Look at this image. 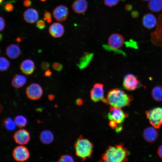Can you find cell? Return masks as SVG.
Masks as SVG:
<instances>
[{"label":"cell","instance_id":"21","mask_svg":"<svg viewBox=\"0 0 162 162\" xmlns=\"http://www.w3.org/2000/svg\"><path fill=\"white\" fill-rule=\"evenodd\" d=\"M26 81V78L25 76L21 74H16L13 78L11 84L14 87L20 88L25 85Z\"/></svg>","mask_w":162,"mask_h":162},{"label":"cell","instance_id":"42","mask_svg":"<svg viewBox=\"0 0 162 162\" xmlns=\"http://www.w3.org/2000/svg\"><path fill=\"white\" fill-rule=\"evenodd\" d=\"M76 103L77 105H80L82 104L83 101L81 99H79L77 100Z\"/></svg>","mask_w":162,"mask_h":162},{"label":"cell","instance_id":"43","mask_svg":"<svg viewBox=\"0 0 162 162\" xmlns=\"http://www.w3.org/2000/svg\"><path fill=\"white\" fill-rule=\"evenodd\" d=\"M48 98L50 100H52L54 99V96L52 94H50L48 96Z\"/></svg>","mask_w":162,"mask_h":162},{"label":"cell","instance_id":"15","mask_svg":"<svg viewBox=\"0 0 162 162\" xmlns=\"http://www.w3.org/2000/svg\"><path fill=\"white\" fill-rule=\"evenodd\" d=\"M20 68L23 74L26 75H29L33 72L35 68V65L32 60L27 59L22 62Z\"/></svg>","mask_w":162,"mask_h":162},{"label":"cell","instance_id":"37","mask_svg":"<svg viewBox=\"0 0 162 162\" xmlns=\"http://www.w3.org/2000/svg\"><path fill=\"white\" fill-rule=\"evenodd\" d=\"M139 13L136 10H133L131 12V16L134 18L138 17L139 16Z\"/></svg>","mask_w":162,"mask_h":162},{"label":"cell","instance_id":"4","mask_svg":"<svg viewBox=\"0 0 162 162\" xmlns=\"http://www.w3.org/2000/svg\"><path fill=\"white\" fill-rule=\"evenodd\" d=\"M146 114L150 124L156 128L162 125V107L154 108L146 112Z\"/></svg>","mask_w":162,"mask_h":162},{"label":"cell","instance_id":"9","mask_svg":"<svg viewBox=\"0 0 162 162\" xmlns=\"http://www.w3.org/2000/svg\"><path fill=\"white\" fill-rule=\"evenodd\" d=\"M128 116V114L124 112L121 108L110 106V111L108 115V118L110 120H113L117 124H120Z\"/></svg>","mask_w":162,"mask_h":162},{"label":"cell","instance_id":"32","mask_svg":"<svg viewBox=\"0 0 162 162\" xmlns=\"http://www.w3.org/2000/svg\"><path fill=\"white\" fill-rule=\"evenodd\" d=\"M53 68L56 71H60L62 68V65L58 62H55L52 65Z\"/></svg>","mask_w":162,"mask_h":162},{"label":"cell","instance_id":"23","mask_svg":"<svg viewBox=\"0 0 162 162\" xmlns=\"http://www.w3.org/2000/svg\"><path fill=\"white\" fill-rule=\"evenodd\" d=\"M53 138L54 136L52 133L48 130L42 131L40 136L41 141L45 144L50 143L53 141Z\"/></svg>","mask_w":162,"mask_h":162},{"label":"cell","instance_id":"13","mask_svg":"<svg viewBox=\"0 0 162 162\" xmlns=\"http://www.w3.org/2000/svg\"><path fill=\"white\" fill-rule=\"evenodd\" d=\"M14 138L17 143L23 145L28 143L30 140V136L27 131L24 129H21L15 133Z\"/></svg>","mask_w":162,"mask_h":162},{"label":"cell","instance_id":"27","mask_svg":"<svg viewBox=\"0 0 162 162\" xmlns=\"http://www.w3.org/2000/svg\"><path fill=\"white\" fill-rule=\"evenodd\" d=\"M16 125L14 121H13L10 118H8L5 121V126L6 128L10 131L15 129Z\"/></svg>","mask_w":162,"mask_h":162},{"label":"cell","instance_id":"3","mask_svg":"<svg viewBox=\"0 0 162 162\" xmlns=\"http://www.w3.org/2000/svg\"><path fill=\"white\" fill-rule=\"evenodd\" d=\"M74 147L76 155L82 160L91 157L93 145L88 139L80 136L75 143Z\"/></svg>","mask_w":162,"mask_h":162},{"label":"cell","instance_id":"38","mask_svg":"<svg viewBox=\"0 0 162 162\" xmlns=\"http://www.w3.org/2000/svg\"><path fill=\"white\" fill-rule=\"evenodd\" d=\"M24 6L26 7H29L32 5V2L30 0H25L23 3Z\"/></svg>","mask_w":162,"mask_h":162},{"label":"cell","instance_id":"34","mask_svg":"<svg viewBox=\"0 0 162 162\" xmlns=\"http://www.w3.org/2000/svg\"><path fill=\"white\" fill-rule=\"evenodd\" d=\"M49 64L47 62H43L41 64V68L43 70H46L49 67Z\"/></svg>","mask_w":162,"mask_h":162},{"label":"cell","instance_id":"18","mask_svg":"<svg viewBox=\"0 0 162 162\" xmlns=\"http://www.w3.org/2000/svg\"><path fill=\"white\" fill-rule=\"evenodd\" d=\"M23 16L25 21L30 23H33L35 22L39 17L37 11L33 8L27 9L24 12Z\"/></svg>","mask_w":162,"mask_h":162},{"label":"cell","instance_id":"25","mask_svg":"<svg viewBox=\"0 0 162 162\" xmlns=\"http://www.w3.org/2000/svg\"><path fill=\"white\" fill-rule=\"evenodd\" d=\"M14 121L16 125L20 128L25 126L27 123L26 118L22 115H18L16 116L15 118Z\"/></svg>","mask_w":162,"mask_h":162},{"label":"cell","instance_id":"20","mask_svg":"<svg viewBox=\"0 0 162 162\" xmlns=\"http://www.w3.org/2000/svg\"><path fill=\"white\" fill-rule=\"evenodd\" d=\"M6 53L9 58L14 59L20 56L21 51L18 46L15 44H11L7 47Z\"/></svg>","mask_w":162,"mask_h":162},{"label":"cell","instance_id":"12","mask_svg":"<svg viewBox=\"0 0 162 162\" xmlns=\"http://www.w3.org/2000/svg\"><path fill=\"white\" fill-rule=\"evenodd\" d=\"M53 13L56 20L59 22H63L67 18L68 14V9L66 6L60 5L56 8Z\"/></svg>","mask_w":162,"mask_h":162},{"label":"cell","instance_id":"1","mask_svg":"<svg viewBox=\"0 0 162 162\" xmlns=\"http://www.w3.org/2000/svg\"><path fill=\"white\" fill-rule=\"evenodd\" d=\"M133 99L131 95L116 88L109 91L103 102L110 107L121 108L128 106Z\"/></svg>","mask_w":162,"mask_h":162},{"label":"cell","instance_id":"47","mask_svg":"<svg viewBox=\"0 0 162 162\" xmlns=\"http://www.w3.org/2000/svg\"><path fill=\"white\" fill-rule=\"evenodd\" d=\"M40 0L41 1L44 2V1H45L46 0Z\"/></svg>","mask_w":162,"mask_h":162},{"label":"cell","instance_id":"14","mask_svg":"<svg viewBox=\"0 0 162 162\" xmlns=\"http://www.w3.org/2000/svg\"><path fill=\"white\" fill-rule=\"evenodd\" d=\"M142 22L143 26L145 28L152 29L157 26L158 20L154 14L151 13H147L143 16Z\"/></svg>","mask_w":162,"mask_h":162},{"label":"cell","instance_id":"19","mask_svg":"<svg viewBox=\"0 0 162 162\" xmlns=\"http://www.w3.org/2000/svg\"><path fill=\"white\" fill-rule=\"evenodd\" d=\"M155 128L154 127H149L144 130L143 132V136L147 142H153L157 138L158 133Z\"/></svg>","mask_w":162,"mask_h":162},{"label":"cell","instance_id":"8","mask_svg":"<svg viewBox=\"0 0 162 162\" xmlns=\"http://www.w3.org/2000/svg\"><path fill=\"white\" fill-rule=\"evenodd\" d=\"M90 96L91 100L94 102L101 100L103 102L105 98L103 85L100 83L95 84L91 90Z\"/></svg>","mask_w":162,"mask_h":162},{"label":"cell","instance_id":"31","mask_svg":"<svg viewBox=\"0 0 162 162\" xmlns=\"http://www.w3.org/2000/svg\"><path fill=\"white\" fill-rule=\"evenodd\" d=\"M36 26L40 29H43L46 26L45 22L42 20H39L37 22Z\"/></svg>","mask_w":162,"mask_h":162},{"label":"cell","instance_id":"5","mask_svg":"<svg viewBox=\"0 0 162 162\" xmlns=\"http://www.w3.org/2000/svg\"><path fill=\"white\" fill-rule=\"evenodd\" d=\"M123 86L125 89L129 91H133L142 87L146 88L141 83L136 76L131 74H127L124 76Z\"/></svg>","mask_w":162,"mask_h":162},{"label":"cell","instance_id":"35","mask_svg":"<svg viewBox=\"0 0 162 162\" xmlns=\"http://www.w3.org/2000/svg\"><path fill=\"white\" fill-rule=\"evenodd\" d=\"M0 19V31H2L4 28L5 26V21L3 17L1 16Z\"/></svg>","mask_w":162,"mask_h":162},{"label":"cell","instance_id":"7","mask_svg":"<svg viewBox=\"0 0 162 162\" xmlns=\"http://www.w3.org/2000/svg\"><path fill=\"white\" fill-rule=\"evenodd\" d=\"M43 90L38 84L32 83L29 85L26 89V94L28 98L33 100L39 99L42 96Z\"/></svg>","mask_w":162,"mask_h":162},{"label":"cell","instance_id":"6","mask_svg":"<svg viewBox=\"0 0 162 162\" xmlns=\"http://www.w3.org/2000/svg\"><path fill=\"white\" fill-rule=\"evenodd\" d=\"M155 30L151 34V40L154 45L162 49V13L159 16Z\"/></svg>","mask_w":162,"mask_h":162},{"label":"cell","instance_id":"28","mask_svg":"<svg viewBox=\"0 0 162 162\" xmlns=\"http://www.w3.org/2000/svg\"><path fill=\"white\" fill-rule=\"evenodd\" d=\"M58 161L60 162H72L74 161V160L73 158L70 156L68 155H62L60 157Z\"/></svg>","mask_w":162,"mask_h":162},{"label":"cell","instance_id":"22","mask_svg":"<svg viewBox=\"0 0 162 162\" xmlns=\"http://www.w3.org/2000/svg\"><path fill=\"white\" fill-rule=\"evenodd\" d=\"M148 7L153 12H159L162 10V0H150L148 2Z\"/></svg>","mask_w":162,"mask_h":162},{"label":"cell","instance_id":"2","mask_svg":"<svg viewBox=\"0 0 162 162\" xmlns=\"http://www.w3.org/2000/svg\"><path fill=\"white\" fill-rule=\"evenodd\" d=\"M129 152L122 144L110 146L102 155L101 160L106 162H126Z\"/></svg>","mask_w":162,"mask_h":162},{"label":"cell","instance_id":"26","mask_svg":"<svg viewBox=\"0 0 162 162\" xmlns=\"http://www.w3.org/2000/svg\"><path fill=\"white\" fill-rule=\"evenodd\" d=\"M10 65L9 61L5 58L1 57L0 58V69L2 71L7 70Z\"/></svg>","mask_w":162,"mask_h":162},{"label":"cell","instance_id":"36","mask_svg":"<svg viewBox=\"0 0 162 162\" xmlns=\"http://www.w3.org/2000/svg\"><path fill=\"white\" fill-rule=\"evenodd\" d=\"M109 125L112 129H115L117 126L118 124L115 121L111 120L109 122Z\"/></svg>","mask_w":162,"mask_h":162},{"label":"cell","instance_id":"39","mask_svg":"<svg viewBox=\"0 0 162 162\" xmlns=\"http://www.w3.org/2000/svg\"><path fill=\"white\" fill-rule=\"evenodd\" d=\"M133 8L132 6L130 4H127L125 6V10L127 11L131 10Z\"/></svg>","mask_w":162,"mask_h":162},{"label":"cell","instance_id":"29","mask_svg":"<svg viewBox=\"0 0 162 162\" xmlns=\"http://www.w3.org/2000/svg\"><path fill=\"white\" fill-rule=\"evenodd\" d=\"M120 0H104V4L110 7H113L117 4Z\"/></svg>","mask_w":162,"mask_h":162},{"label":"cell","instance_id":"10","mask_svg":"<svg viewBox=\"0 0 162 162\" xmlns=\"http://www.w3.org/2000/svg\"><path fill=\"white\" fill-rule=\"evenodd\" d=\"M108 42V45L110 48L117 50L123 45L124 39L122 34L118 33H114L109 37Z\"/></svg>","mask_w":162,"mask_h":162},{"label":"cell","instance_id":"17","mask_svg":"<svg viewBox=\"0 0 162 162\" xmlns=\"http://www.w3.org/2000/svg\"><path fill=\"white\" fill-rule=\"evenodd\" d=\"M88 7V3L86 0H75L71 5L74 11L79 14L85 13L87 10Z\"/></svg>","mask_w":162,"mask_h":162},{"label":"cell","instance_id":"44","mask_svg":"<svg viewBox=\"0 0 162 162\" xmlns=\"http://www.w3.org/2000/svg\"><path fill=\"white\" fill-rule=\"evenodd\" d=\"M16 41L18 42H20L21 41V39L20 38H17L16 39Z\"/></svg>","mask_w":162,"mask_h":162},{"label":"cell","instance_id":"11","mask_svg":"<svg viewBox=\"0 0 162 162\" xmlns=\"http://www.w3.org/2000/svg\"><path fill=\"white\" fill-rule=\"evenodd\" d=\"M12 154L14 159L19 161L26 160L29 156V153L28 149L23 146L16 147L14 149Z\"/></svg>","mask_w":162,"mask_h":162},{"label":"cell","instance_id":"46","mask_svg":"<svg viewBox=\"0 0 162 162\" xmlns=\"http://www.w3.org/2000/svg\"><path fill=\"white\" fill-rule=\"evenodd\" d=\"M142 0V1H145V2H146V1L148 2L150 0Z\"/></svg>","mask_w":162,"mask_h":162},{"label":"cell","instance_id":"33","mask_svg":"<svg viewBox=\"0 0 162 162\" xmlns=\"http://www.w3.org/2000/svg\"><path fill=\"white\" fill-rule=\"evenodd\" d=\"M14 8L13 5L10 3H6L4 6V9L7 12H10L12 11Z\"/></svg>","mask_w":162,"mask_h":162},{"label":"cell","instance_id":"16","mask_svg":"<svg viewBox=\"0 0 162 162\" xmlns=\"http://www.w3.org/2000/svg\"><path fill=\"white\" fill-rule=\"evenodd\" d=\"M49 32L50 35L53 37L59 38L62 36L64 33V27L60 23H54L50 26Z\"/></svg>","mask_w":162,"mask_h":162},{"label":"cell","instance_id":"24","mask_svg":"<svg viewBox=\"0 0 162 162\" xmlns=\"http://www.w3.org/2000/svg\"><path fill=\"white\" fill-rule=\"evenodd\" d=\"M152 96L154 100L162 101V86H157L154 87L152 91Z\"/></svg>","mask_w":162,"mask_h":162},{"label":"cell","instance_id":"41","mask_svg":"<svg viewBox=\"0 0 162 162\" xmlns=\"http://www.w3.org/2000/svg\"><path fill=\"white\" fill-rule=\"evenodd\" d=\"M52 74V72L49 69L46 70L45 72L44 75L46 76H49Z\"/></svg>","mask_w":162,"mask_h":162},{"label":"cell","instance_id":"30","mask_svg":"<svg viewBox=\"0 0 162 162\" xmlns=\"http://www.w3.org/2000/svg\"><path fill=\"white\" fill-rule=\"evenodd\" d=\"M44 20H46L48 23H50L52 22V15L49 11L45 10L44 14Z\"/></svg>","mask_w":162,"mask_h":162},{"label":"cell","instance_id":"45","mask_svg":"<svg viewBox=\"0 0 162 162\" xmlns=\"http://www.w3.org/2000/svg\"><path fill=\"white\" fill-rule=\"evenodd\" d=\"M4 0H0V4H2V1H4Z\"/></svg>","mask_w":162,"mask_h":162},{"label":"cell","instance_id":"40","mask_svg":"<svg viewBox=\"0 0 162 162\" xmlns=\"http://www.w3.org/2000/svg\"><path fill=\"white\" fill-rule=\"evenodd\" d=\"M158 153L159 156L162 158V145L160 146L158 148Z\"/></svg>","mask_w":162,"mask_h":162}]
</instances>
